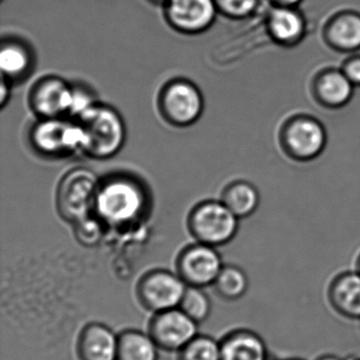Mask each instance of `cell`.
Instances as JSON below:
<instances>
[{
    "instance_id": "cell-1",
    "label": "cell",
    "mask_w": 360,
    "mask_h": 360,
    "mask_svg": "<svg viewBox=\"0 0 360 360\" xmlns=\"http://www.w3.org/2000/svg\"><path fill=\"white\" fill-rule=\"evenodd\" d=\"M148 195L134 176L113 174L101 181L94 214L108 226L134 224L144 214Z\"/></svg>"
},
{
    "instance_id": "cell-2",
    "label": "cell",
    "mask_w": 360,
    "mask_h": 360,
    "mask_svg": "<svg viewBox=\"0 0 360 360\" xmlns=\"http://www.w3.org/2000/svg\"><path fill=\"white\" fill-rule=\"evenodd\" d=\"M85 136L83 153L96 160L115 157L126 141L123 117L112 107L96 105L77 119Z\"/></svg>"
},
{
    "instance_id": "cell-3",
    "label": "cell",
    "mask_w": 360,
    "mask_h": 360,
    "mask_svg": "<svg viewBox=\"0 0 360 360\" xmlns=\"http://www.w3.org/2000/svg\"><path fill=\"white\" fill-rule=\"evenodd\" d=\"M240 221L220 200H207L193 208L187 224L197 242L217 248L235 239Z\"/></svg>"
},
{
    "instance_id": "cell-4",
    "label": "cell",
    "mask_w": 360,
    "mask_h": 360,
    "mask_svg": "<svg viewBox=\"0 0 360 360\" xmlns=\"http://www.w3.org/2000/svg\"><path fill=\"white\" fill-rule=\"evenodd\" d=\"M101 181L89 168L77 167L67 172L56 193L58 214L64 220L77 223L94 212Z\"/></svg>"
},
{
    "instance_id": "cell-5",
    "label": "cell",
    "mask_w": 360,
    "mask_h": 360,
    "mask_svg": "<svg viewBox=\"0 0 360 360\" xmlns=\"http://www.w3.org/2000/svg\"><path fill=\"white\" fill-rule=\"evenodd\" d=\"M33 148L49 158L68 157L84 150L85 136L77 120L41 119L30 132Z\"/></svg>"
},
{
    "instance_id": "cell-6",
    "label": "cell",
    "mask_w": 360,
    "mask_h": 360,
    "mask_svg": "<svg viewBox=\"0 0 360 360\" xmlns=\"http://www.w3.org/2000/svg\"><path fill=\"white\" fill-rule=\"evenodd\" d=\"M159 109L163 119L170 125L187 127L201 117L204 98L193 82L185 79H172L160 92Z\"/></svg>"
},
{
    "instance_id": "cell-7",
    "label": "cell",
    "mask_w": 360,
    "mask_h": 360,
    "mask_svg": "<svg viewBox=\"0 0 360 360\" xmlns=\"http://www.w3.org/2000/svg\"><path fill=\"white\" fill-rule=\"evenodd\" d=\"M187 286L178 274L155 269L141 278L136 297L147 311L160 313L179 307Z\"/></svg>"
},
{
    "instance_id": "cell-8",
    "label": "cell",
    "mask_w": 360,
    "mask_h": 360,
    "mask_svg": "<svg viewBox=\"0 0 360 360\" xmlns=\"http://www.w3.org/2000/svg\"><path fill=\"white\" fill-rule=\"evenodd\" d=\"M223 266L216 248L200 242L185 248L176 259V274L187 285L195 288L212 285Z\"/></svg>"
},
{
    "instance_id": "cell-9",
    "label": "cell",
    "mask_w": 360,
    "mask_h": 360,
    "mask_svg": "<svg viewBox=\"0 0 360 360\" xmlns=\"http://www.w3.org/2000/svg\"><path fill=\"white\" fill-rule=\"evenodd\" d=\"M151 338L159 349L180 352L198 335V323L179 307L155 313L149 322Z\"/></svg>"
},
{
    "instance_id": "cell-10",
    "label": "cell",
    "mask_w": 360,
    "mask_h": 360,
    "mask_svg": "<svg viewBox=\"0 0 360 360\" xmlns=\"http://www.w3.org/2000/svg\"><path fill=\"white\" fill-rule=\"evenodd\" d=\"M218 14L214 0H169L164 6L168 25L187 35L205 32L216 22Z\"/></svg>"
},
{
    "instance_id": "cell-11",
    "label": "cell",
    "mask_w": 360,
    "mask_h": 360,
    "mask_svg": "<svg viewBox=\"0 0 360 360\" xmlns=\"http://www.w3.org/2000/svg\"><path fill=\"white\" fill-rule=\"evenodd\" d=\"M73 86L58 77L39 79L29 94V105L39 119H53L69 115L72 103Z\"/></svg>"
},
{
    "instance_id": "cell-12",
    "label": "cell",
    "mask_w": 360,
    "mask_h": 360,
    "mask_svg": "<svg viewBox=\"0 0 360 360\" xmlns=\"http://www.w3.org/2000/svg\"><path fill=\"white\" fill-rule=\"evenodd\" d=\"M284 145L288 155L298 159H311L321 153L326 145V131L321 124L309 117H299L286 126Z\"/></svg>"
},
{
    "instance_id": "cell-13",
    "label": "cell",
    "mask_w": 360,
    "mask_h": 360,
    "mask_svg": "<svg viewBox=\"0 0 360 360\" xmlns=\"http://www.w3.org/2000/svg\"><path fill=\"white\" fill-rule=\"evenodd\" d=\"M326 298L337 315L360 321V274L354 269L335 275L326 288Z\"/></svg>"
},
{
    "instance_id": "cell-14",
    "label": "cell",
    "mask_w": 360,
    "mask_h": 360,
    "mask_svg": "<svg viewBox=\"0 0 360 360\" xmlns=\"http://www.w3.org/2000/svg\"><path fill=\"white\" fill-rule=\"evenodd\" d=\"M119 335L100 322L87 324L79 333L77 353L79 360H117Z\"/></svg>"
},
{
    "instance_id": "cell-15",
    "label": "cell",
    "mask_w": 360,
    "mask_h": 360,
    "mask_svg": "<svg viewBox=\"0 0 360 360\" xmlns=\"http://www.w3.org/2000/svg\"><path fill=\"white\" fill-rule=\"evenodd\" d=\"M220 345L221 360H269L264 339L250 328L229 333L221 339Z\"/></svg>"
},
{
    "instance_id": "cell-16",
    "label": "cell",
    "mask_w": 360,
    "mask_h": 360,
    "mask_svg": "<svg viewBox=\"0 0 360 360\" xmlns=\"http://www.w3.org/2000/svg\"><path fill=\"white\" fill-rule=\"evenodd\" d=\"M266 20L269 33L279 43L292 45L304 34L305 20L297 8L271 5Z\"/></svg>"
},
{
    "instance_id": "cell-17",
    "label": "cell",
    "mask_w": 360,
    "mask_h": 360,
    "mask_svg": "<svg viewBox=\"0 0 360 360\" xmlns=\"http://www.w3.org/2000/svg\"><path fill=\"white\" fill-rule=\"evenodd\" d=\"M220 201L240 220H244L256 214L260 205V195L254 185L244 181H236L223 188Z\"/></svg>"
},
{
    "instance_id": "cell-18",
    "label": "cell",
    "mask_w": 360,
    "mask_h": 360,
    "mask_svg": "<svg viewBox=\"0 0 360 360\" xmlns=\"http://www.w3.org/2000/svg\"><path fill=\"white\" fill-rule=\"evenodd\" d=\"M326 39L343 51L360 49V15L353 12L339 14L326 28Z\"/></svg>"
},
{
    "instance_id": "cell-19",
    "label": "cell",
    "mask_w": 360,
    "mask_h": 360,
    "mask_svg": "<svg viewBox=\"0 0 360 360\" xmlns=\"http://www.w3.org/2000/svg\"><path fill=\"white\" fill-rule=\"evenodd\" d=\"M354 86L342 71H326L318 77L315 92L323 104L340 107L353 96Z\"/></svg>"
},
{
    "instance_id": "cell-20",
    "label": "cell",
    "mask_w": 360,
    "mask_h": 360,
    "mask_svg": "<svg viewBox=\"0 0 360 360\" xmlns=\"http://www.w3.org/2000/svg\"><path fill=\"white\" fill-rule=\"evenodd\" d=\"M33 58L25 44L14 39L4 41L0 50L1 77L12 82L22 79L30 71Z\"/></svg>"
},
{
    "instance_id": "cell-21",
    "label": "cell",
    "mask_w": 360,
    "mask_h": 360,
    "mask_svg": "<svg viewBox=\"0 0 360 360\" xmlns=\"http://www.w3.org/2000/svg\"><path fill=\"white\" fill-rule=\"evenodd\" d=\"M117 360H159V347L150 335L125 330L119 334Z\"/></svg>"
},
{
    "instance_id": "cell-22",
    "label": "cell",
    "mask_w": 360,
    "mask_h": 360,
    "mask_svg": "<svg viewBox=\"0 0 360 360\" xmlns=\"http://www.w3.org/2000/svg\"><path fill=\"white\" fill-rule=\"evenodd\" d=\"M212 286L223 300L237 301L248 292L250 279L241 267L227 264L222 267Z\"/></svg>"
},
{
    "instance_id": "cell-23",
    "label": "cell",
    "mask_w": 360,
    "mask_h": 360,
    "mask_svg": "<svg viewBox=\"0 0 360 360\" xmlns=\"http://www.w3.org/2000/svg\"><path fill=\"white\" fill-rule=\"evenodd\" d=\"M178 360H221L220 341L197 335L179 352Z\"/></svg>"
},
{
    "instance_id": "cell-24",
    "label": "cell",
    "mask_w": 360,
    "mask_h": 360,
    "mask_svg": "<svg viewBox=\"0 0 360 360\" xmlns=\"http://www.w3.org/2000/svg\"><path fill=\"white\" fill-rule=\"evenodd\" d=\"M179 309L199 324L210 317L212 302L201 288L187 286Z\"/></svg>"
},
{
    "instance_id": "cell-25",
    "label": "cell",
    "mask_w": 360,
    "mask_h": 360,
    "mask_svg": "<svg viewBox=\"0 0 360 360\" xmlns=\"http://www.w3.org/2000/svg\"><path fill=\"white\" fill-rule=\"evenodd\" d=\"M219 14L229 20H243L254 15L262 0H214Z\"/></svg>"
},
{
    "instance_id": "cell-26",
    "label": "cell",
    "mask_w": 360,
    "mask_h": 360,
    "mask_svg": "<svg viewBox=\"0 0 360 360\" xmlns=\"http://www.w3.org/2000/svg\"><path fill=\"white\" fill-rule=\"evenodd\" d=\"M77 225V238L82 243H94L98 241V238L101 237V233L103 231V226L105 224L96 214L94 217L90 216L86 217V218L82 219L79 222L75 223Z\"/></svg>"
},
{
    "instance_id": "cell-27",
    "label": "cell",
    "mask_w": 360,
    "mask_h": 360,
    "mask_svg": "<svg viewBox=\"0 0 360 360\" xmlns=\"http://www.w3.org/2000/svg\"><path fill=\"white\" fill-rule=\"evenodd\" d=\"M96 104L94 94L90 90L79 86H73L72 103H71L69 117L77 120L85 113L88 109Z\"/></svg>"
},
{
    "instance_id": "cell-28",
    "label": "cell",
    "mask_w": 360,
    "mask_h": 360,
    "mask_svg": "<svg viewBox=\"0 0 360 360\" xmlns=\"http://www.w3.org/2000/svg\"><path fill=\"white\" fill-rule=\"evenodd\" d=\"M342 72L354 85H360V56L349 60L343 67Z\"/></svg>"
},
{
    "instance_id": "cell-29",
    "label": "cell",
    "mask_w": 360,
    "mask_h": 360,
    "mask_svg": "<svg viewBox=\"0 0 360 360\" xmlns=\"http://www.w3.org/2000/svg\"><path fill=\"white\" fill-rule=\"evenodd\" d=\"M10 82L1 77V96H0V105L5 107L10 98Z\"/></svg>"
},
{
    "instance_id": "cell-30",
    "label": "cell",
    "mask_w": 360,
    "mask_h": 360,
    "mask_svg": "<svg viewBox=\"0 0 360 360\" xmlns=\"http://www.w3.org/2000/svg\"><path fill=\"white\" fill-rule=\"evenodd\" d=\"M271 6H281V7L297 8L303 0H266Z\"/></svg>"
},
{
    "instance_id": "cell-31",
    "label": "cell",
    "mask_w": 360,
    "mask_h": 360,
    "mask_svg": "<svg viewBox=\"0 0 360 360\" xmlns=\"http://www.w3.org/2000/svg\"><path fill=\"white\" fill-rule=\"evenodd\" d=\"M316 360H345L339 356L334 355V354H324V355L319 356Z\"/></svg>"
},
{
    "instance_id": "cell-32",
    "label": "cell",
    "mask_w": 360,
    "mask_h": 360,
    "mask_svg": "<svg viewBox=\"0 0 360 360\" xmlns=\"http://www.w3.org/2000/svg\"><path fill=\"white\" fill-rule=\"evenodd\" d=\"M355 271L360 274V252L358 254L357 258L355 261Z\"/></svg>"
},
{
    "instance_id": "cell-33",
    "label": "cell",
    "mask_w": 360,
    "mask_h": 360,
    "mask_svg": "<svg viewBox=\"0 0 360 360\" xmlns=\"http://www.w3.org/2000/svg\"><path fill=\"white\" fill-rule=\"evenodd\" d=\"M151 3L158 4V5L165 6L169 0H150Z\"/></svg>"
},
{
    "instance_id": "cell-34",
    "label": "cell",
    "mask_w": 360,
    "mask_h": 360,
    "mask_svg": "<svg viewBox=\"0 0 360 360\" xmlns=\"http://www.w3.org/2000/svg\"><path fill=\"white\" fill-rule=\"evenodd\" d=\"M284 360H304V359H302V358L294 357V358H288V359H284Z\"/></svg>"
},
{
    "instance_id": "cell-35",
    "label": "cell",
    "mask_w": 360,
    "mask_h": 360,
    "mask_svg": "<svg viewBox=\"0 0 360 360\" xmlns=\"http://www.w3.org/2000/svg\"><path fill=\"white\" fill-rule=\"evenodd\" d=\"M349 360H360V357H353V358H352V359H349Z\"/></svg>"
}]
</instances>
